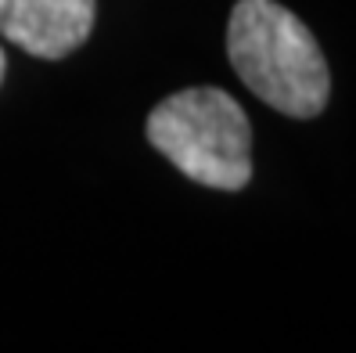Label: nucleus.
I'll return each instance as SVG.
<instances>
[{
	"mask_svg": "<svg viewBox=\"0 0 356 353\" xmlns=\"http://www.w3.org/2000/svg\"><path fill=\"white\" fill-rule=\"evenodd\" d=\"M227 58L245 87L281 116L313 119L331 97L317 36L277 0H238L227 22Z\"/></svg>",
	"mask_w": 356,
	"mask_h": 353,
	"instance_id": "nucleus-1",
	"label": "nucleus"
},
{
	"mask_svg": "<svg viewBox=\"0 0 356 353\" xmlns=\"http://www.w3.org/2000/svg\"><path fill=\"white\" fill-rule=\"evenodd\" d=\"M144 134L159 155L195 184L241 191L252 180V123L220 87H191L162 97Z\"/></svg>",
	"mask_w": 356,
	"mask_h": 353,
	"instance_id": "nucleus-2",
	"label": "nucleus"
},
{
	"mask_svg": "<svg viewBox=\"0 0 356 353\" xmlns=\"http://www.w3.org/2000/svg\"><path fill=\"white\" fill-rule=\"evenodd\" d=\"M94 0H0V36L33 58H69L94 29Z\"/></svg>",
	"mask_w": 356,
	"mask_h": 353,
	"instance_id": "nucleus-3",
	"label": "nucleus"
},
{
	"mask_svg": "<svg viewBox=\"0 0 356 353\" xmlns=\"http://www.w3.org/2000/svg\"><path fill=\"white\" fill-rule=\"evenodd\" d=\"M4 72H8V58H4V47H0V83H4Z\"/></svg>",
	"mask_w": 356,
	"mask_h": 353,
	"instance_id": "nucleus-4",
	"label": "nucleus"
}]
</instances>
